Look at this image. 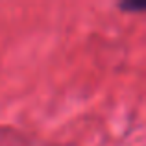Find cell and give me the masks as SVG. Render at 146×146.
Wrapping results in <instances>:
<instances>
[{"mask_svg": "<svg viewBox=\"0 0 146 146\" xmlns=\"http://www.w3.org/2000/svg\"><path fill=\"white\" fill-rule=\"evenodd\" d=\"M122 7L124 9H129V11H143V9H146V4L144 2H126V4H122Z\"/></svg>", "mask_w": 146, "mask_h": 146, "instance_id": "1", "label": "cell"}]
</instances>
